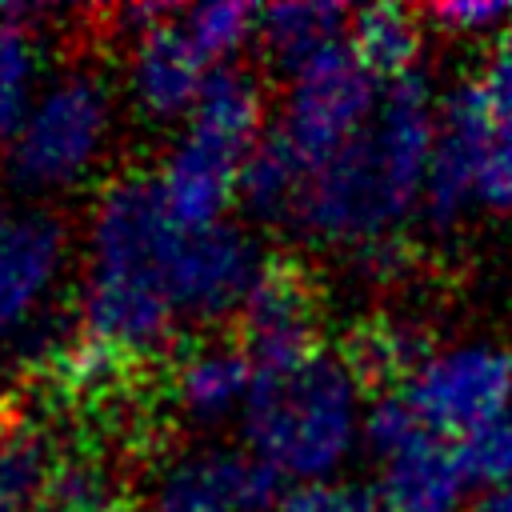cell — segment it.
Listing matches in <instances>:
<instances>
[{"mask_svg":"<svg viewBox=\"0 0 512 512\" xmlns=\"http://www.w3.org/2000/svg\"><path fill=\"white\" fill-rule=\"evenodd\" d=\"M244 352L256 372L288 368L296 360L316 356L320 340V296L312 280L292 264H268L248 304L240 308Z\"/></svg>","mask_w":512,"mask_h":512,"instance_id":"4fadbf2b","label":"cell"},{"mask_svg":"<svg viewBox=\"0 0 512 512\" xmlns=\"http://www.w3.org/2000/svg\"><path fill=\"white\" fill-rule=\"evenodd\" d=\"M180 24L188 28L192 44L204 52V60H232L240 56L244 44L256 40L260 28V12L240 4V0H208L196 8H180Z\"/></svg>","mask_w":512,"mask_h":512,"instance_id":"44dd1931","label":"cell"},{"mask_svg":"<svg viewBox=\"0 0 512 512\" xmlns=\"http://www.w3.org/2000/svg\"><path fill=\"white\" fill-rule=\"evenodd\" d=\"M268 272V260L252 232L240 224H212V228H184L172 264H168V292L180 320H224L240 312Z\"/></svg>","mask_w":512,"mask_h":512,"instance_id":"30bf717a","label":"cell"},{"mask_svg":"<svg viewBox=\"0 0 512 512\" xmlns=\"http://www.w3.org/2000/svg\"><path fill=\"white\" fill-rule=\"evenodd\" d=\"M272 512H380L376 496L356 488L352 480H316V484H292L280 492Z\"/></svg>","mask_w":512,"mask_h":512,"instance_id":"d4e9b609","label":"cell"},{"mask_svg":"<svg viewBox=\"0 0 512 512\" xmlns=\"http://www.w3.org/2000/svg\"><path fill=\"white\" fill-rule=\"evenodd\" d=\"M460 456L468 468V480L488 488H504L512 484V416L472 432L460 440Z\"/></svg>","mask_w":512,"mask_h":512,"instance_id":"cb8c5ba5","label":"cell"},{"mask_svg":"<svg viewBox=\"0 0 512 512\" xmlns=\"http://www.w3.org/2000/svg\"><path fill=\"white\" fill-rule=\"evenodd\" d=\"M476 512H512V484L480 492V500H476Z\"/></svg>","mask_w":512,"mask_h":512,"instance_id":"4316f807","label":"cell"},{"mask_svg":"<svg viewBox=\"0 0 512 512\" xmlns=\"http://www.w3.org/2000/svg\"><path fill=\"white\" fill-rule=\"evenodd\" d=\"M52 512H96L112 508V472L100 456H60L48 492Z\"/></svg>","mask_w":512,"mask_h":512,"instance_id":"7402d4cb","label":"cell"},{"mask_svg":"<svg viewBox=\"0 0 512 512\" xmlns=\"http://www.w3.org/2000/svg\"><path fill=\"white\" fill-rule=\"evenodd\" d=\"M436 120L440 96L428 76L416 72L384 84V100L368 132L312 168L292 232L316 248L340 252L400 236V224L424 204Z\"/></svg>","mask_w":512,"mask_h":512,"instance_id":"6da1fadb","label":"cell"},{"mask_svg":"<svg viewBox=\"0 0 512 512\" xmlns=\"http://www.w3.org/2000/svg\"><path fill=\"white\" fill-rule=\"evenodd\" d=\"M424 36H428L424 12H412L404 4H368L352 16L348 48L376 80L396 84L404 76H416V64L424 56Z\"/></svg>","mask_w":512,"mask_h":512,"instance_id":"2e32d148","label":"cell"},{"mask_svg":"<svg viewBox=\"0 0 512 512\" xmlns=\"http://www.w3.org/2000/svg\"><path fill=\"white\" fill-rule=\"evenodd\" d=\"M276 476L244 448L196 444L164 456L144 488V512H272Z\"/></svg>","mask_w":512,"mask_h":512,"instance_id":"8fae6325","label":"cell"},{"mask_svg":"<svg viewBox=\"0 0 512 512\" xmlns=\"http://www.w3.org/2000/svg\"><path fill=\"white\" fill-rule=\"evenodd\" d=\"M60 456L48 432L28 416H0V512L48 504Z\"/></svg>","mask_w":512,"mask_h":512,"instance_id":"ac0fdd59","label":"cell"},{"mask_svg":"<svg viewBox=\"0 0 512 512\" xmlns=\"http://www.w3.org/2000/svg\"><path fill=\"white\" fill-rule=\"evenodd\" d=\"M212 64L180 24V8L152 28L136 32L124 64L128 104L148 124H184L212 80Z\"/></svg>","mask_w":512,"mask_h":512,"instance_id":"7c38bea8","label":"cell"},{"mask_svg":"<svg viewBox=\"0 0 512 512\" xmlns=\"http://www.w3.org/2000/svg\"><path fill=\"white\" fill-rule=\"evenodd\" d=\"M112 136V84L92 68H64L44 80L28 116L4 144V164L24 196L76 192L104 168Z\"/></svg>","mask_w":512,"mask_h":512,"instance_id":"5b68a950","label":"cell"},{"mask_svg":"<svg viewBox=\"0 0 512 512\" xmlns=\"http://www.w3.org/2000/svg\"><path fill=\"white\" fill-rule=\"evenodd\" d=\"M364 448L376 460L372 496L380 512H464L472 480L460 448L424 428L404 396L368 408Z\"/></svg>","mask_w":512,"mask_h":512,"instance_id":"8992f818","label":"cell"},{"mask_svg":"<svg viewBox=\"0 0 512 512\" xmlns=\"http://www.w3.org/2000/svg\"><path fill=\"white\" fill-rule=\"evenodd\" d=\"M0 340H4V336H0Z\"/></svg>","mask_w":512,"mask_h":512,"instance_id":"f1b7e54d","label":"cell"},{"mask_svg":"<svg viewBox=\"0 0 512 512\" xmlns=\"http://www.w3.org/2000/svg\"><path fill=\"white\" fill-rule=\"evenodd\" d=\"M424 20L456 40H500L512 32V4L504 0H452V4H432Z\"/></svg>","mask_w":512,"mask_h":512,"instance_id":"603a6c76","label":"cell"},{"mask_svg":"<svg viewBox=\"0 0 512 512\" xmlns=\"http://www.w3.org/2000/svg\"><path fill=\"white\" fill-rule=\"evenodd\" d=\"M380 100L384 88L360 64V56L352 48H336L288 76V92L280 104V136L312 164H324L368 132L380 112Z\"/></svg>","mask_w":512,"mask_h":512,"instance_id":"ba28073f","label":"cell"},{"mask_svg":"<svg viewBox=\"0 0 512 512\" xmlns=\"http://www.w3.org/2000/svg\"><path fill=\"white\" fill-rule=\"evenodd\" d=\"M368 408L364 380L348 360L316 352L260 372L240 424L248 452L276 480L316 484L340 480V468L360 452Z\"/></svg>","mask_w":512,"mask_h":512,"instance_id":"7a4b0ae2","label":"cell"},{"mask_svg":"<svg viewBox=\"0 0 512 512\" xmlns=\"http://www.w3.org/2000/svg\"><path fill=\"white\" fill-rule=\"evenodd\" d=\"M428 336L408 316H368L352 328L344 360L360 380H408L428 356Z\"/></svg>","mask_w":512,"mask_h":512,"instance_id":"d6986e66","label":"cell"},{"mask_svg":"<svg viewBox=\"0 0 512 512\" xmlns=\"http://www.w3.org/2000/svg\"><path fill=\"white\" fill-rule=\"evenodd\" d=\"M264 112V88L248 68L224 64L212 72L156 172V188L184 228L224 224L240 200L244 164L264 140Z\"/></svg>","mask_w":512,"mask_h":512,"instance_id":"277c9868","label":"cell"},{"mask_svg":"<svg viewBox=\"0 0 512 512\" xmlns=\"http://www.w3.org/2000/svg\"><path fill=\"white\" fill-rule=\"evenodd\" d=\"M312 160L304 152H296L280 132L264 136L260 148L248 156L244 176H240V204L248 208V216L276 224V228H292L300 200L308 192L312 180Z\"/></svg>","mask_w":512,"mask_h":512,"instance_id":"e0dca14e","label":"cell"},{"mask_svg":"<svg viewBox=\"0 0 512 512\" xmlns=\"http://www.w3.org/2000/svg\"><path fill=\"white\" fill-rule=\"evenodd\" d=\"M348 260H352L360 280H368V284H396L408 272V264H412V248L404 244V236H384L376 244H364V248L348 252Z\"/></svg>","mask_w":512,"mask_h":512,"instance_id":"484cf974","label":"cell"},{"mask_svg":"<svg viewBox=\"0 0 512 512\" xmlns=\"http://www.w3.org/2000/svg\"><path fill=\"white\" fill-rule=\"evenodd\" d=\"M256 364L244 352V344H228V340H204L192 344L168 380V396L172 408L180 412V420H188L192 428H216L224 420L244 416L252 388H256Z\"/></svg>","mask_w":512,"mask_h":512,"instance_id":"5bb4252c","label":"cell"},{"mask_svg":"<svg viewBox=\"0 0 512 512\" xmlns=\"http://www.w3.org/2000/svg\"><path fill=\"white\" fill-rule=\"evenodd\" d=\"M44 88V52L36 32L16 16H0V144L12 140Z\"/></svg>","mask_w":512,"mask_h":512,"instance_id":"ffe728a7","label":"cell"},{"mask_svg":"<svg viewBox=\"0 0 512 512\" xmlns=\"http://www.w3.org/2000/svg\"><path fill=\"white\" fill-rule=\"evenodd\" d=\"M64 220L32 200L0 196V336L32 332L68 268Z\"/></svg>","mask_w":512,"mask_h":512,"instance_id":"9c48e42d","label":"cell"},{"mask_svg":"<svg viewBox=\"0 0 512 512\" xmlns=\"http://www.w3.org/2000/svg\"><path fill=\"white\" fill-rule=\"evenodd\" d=\"M348 28H352V16L332 0H280L260 12L256 44L276 68L296 76L320 56L344 48Z\"/></svg>","mask_w":512,"mask_h":512,"instance_id":"9a60e30c","label":"cell"},{"mask_svg":"<svg viewBox=\"0 0 512 512\" xmlns=\"http://www.w3.org/2000/svg\"><path fill=\"white\" fill-rule=\"evenodd\" d=\"M404 404L440 436H472L512 416V344L464 336L432 348L404 380Z\"/></svg>","mask_w":512,"mask_h":512,"instance_id":"52a82bcc","label":"cell"},{"mask_svg":"<svg viewBox=\"0 0 512 512\" xmlns=\"http://www.w3.org/2000/svg\"><path fill=\"white\" fill-rule=\"evenodd\" d=\"M424 216L452 228L464 212H512V32L500 36L476 80L440 96Z\"/></svg>","mask_w":512,"mask_h":512,"instance_id":"3957f363","label":"cell"},{"mask_svg":"<svg viewBox=\"0 0 512 512\" xmlns=\"http://www.w3.org/2000/svg\"><path fill=\"white\" fill-rule=\"evenodd\" d=\"M96 512H124V508H120V504H112V508H96Z\"/></svg>","mask_w":512,"mask_h":512,"instance_id":"83f0119b","label":"cell"}]
</instances>
